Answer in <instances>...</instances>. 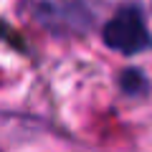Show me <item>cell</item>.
Here are the masks:
<instances>
[{
	"label": "cell",
	"mask_w": 152,
	"mask_h": 152,
	"mask_svg": "<svg viewBox=\"0 0 152 152\" xmlns=\"http://www.w3.org/2000/svg\"><path fill=\"white\" fill-rule=\"evenodd\" d=\"M102 41L122 56H137L152 48V33L147 28L145 13L137 5H124L114 13L102 28Z\"/></svg>",
	"instance_id": "1"
},
{
	"label": "cell",
	"mask_w": 152,
	"mask_h": 152,
	"mask_svg": "<svg viewBox=\"0 0 152 152\" xmlns=\"http://www.w3.org/2000/svg\"><path fill=\"white\" fill-rule=\"evenodd\" d=\"M117 81H119V91L124 94V96H132V99L147 96L150 89H152L150 79H147V74L142 69H124Z\"/></svg>",
	"instance_id": "2"
}]
</instances>
